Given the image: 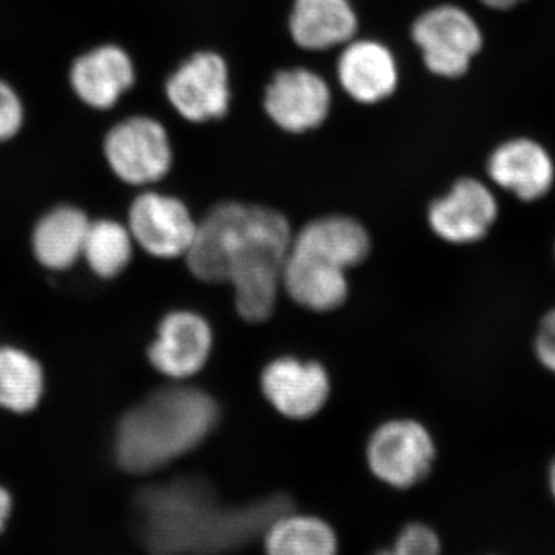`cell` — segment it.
I'll use <instances>...</instances> for the list:
<instances>
[{
	"label": "cell",
	"instance_id": "obj_1",
	"mask_svg": "<svg viewBox=\"0 0 555 555\" xmlns=\"http://www.w3.org/2000/svg\"><path fill=\"white\" fill-rule=\"evenodd\" d=\"M288 509L284 495L222 505L207 485L177 480L139 492L134 521L139 540L152 555H219L254 542Z\"/></svg>",
	"mask_w": 555,
	"mask_h": 555
},
{
	"label": "cell",
	"instance_id": "obj_2",
	"mask_svg": "<svg viewBox=\"0 0 555 555\" xmlns=\"http://www.w3.org/2000/svg\"><path fill=\"white\" fill-rule=\"evenodd\" d=\"M219 422V408L198 387H163L130 408L116 426L120 469L147 476L203 444Z\"/></svg>",
	"mask_w": 555,
	"mask_h": 555
},
{
	"label": "cell",
	"instance_id": "obj_3",
	"mask_svg": "<svg viewBox=\"0 0 555 555\" xmlns=\"http://www.w3.org/2000/svg\"><path fill=\"white\" fill-rule=\"evenodd\" d=\"M222 244V280L235 291V306L247 323H264L276 308L284 264L294 233L275 208L228 201Z\"/></svg>",
	"mask_w": 555,
	"mask_h": 555
},
{
	"label": "cell",
	"instance_id": "obj_4",
	"mask_svg": "<svg viewBox=\"0 0 555 555\" xmlns=\"http://www.w3.org/2000/svg\"><path fill=\"white\" fill-rule=\"evenodd\" d=\"M411 38L427 72L443 79L465 76L485 43L476 17L455 3H438L418 14Z\"/></svg>",
	"mask_w": 555,
	"mask_h": 555
},
{
	"label": "cell",
	"instance_id": "obj_5",
	"mask_svg": "<svg viewBox=\"0 0 555 555\" xmlns=\"http://www.w3.org/2000/svg\"><path fill=\"white\" fill-rule=\"evenodd\" d=\"M102 152L112 173L131 188L158 184L173 167L169 130L147 115L116 122L105 134Z\"/></svg>",
	"mask_w": 555,
	"mask_h": 555
},
{
	"label": "cell",
	"instance_id": "obj_6",
	"mask_svg": "<svg viewBox=\"0 0 555 555\" xmlns=\"http://www.w3.org/2000/svg\"><path fill=\"white\" fill-rule=\"evenodd\" d=\"M366 460L369 469L382 483L411 489L433 473L436 441L429 429L416 420H390L369 438Z\"/></svg>",
	"mask_w": 555,
	"mask_h": 555
},
{
	"label": "cell",
	"instance_id": "obj_7",
	"mask_svg": "<svg viewBox=\"0 0 555 555\" xmlns=\"http://www.w3.org/2000/svg\"><path fill=\"white\" fill-rule=\"evenodd\" d=\"M164 90L182 119L192 124L222 119L232 101L228 62L217 51H196L173 69Z\"/></svg>",
	"mask_w": 555,
	"mask_h": 555
},
{
	"label": "cell",
	"instance_id": "obj_8",
	"mask_svg": "<svg viewBox=\"0 0 555 555\" xmlns=\"http://www.w3.org/2000/svg\"><path fill=\"white\" fill-rule=\"evenodd\" d=\"M500 204L494 190L481 179H456L444 195L427 208L434 235L452 246L480 243L499 221Z\"/></svg>",
	"mask_w": 555,
	"mask_h": 555
},
{
	"label": "cell",
	"instance_id": "obj_9",
	"mask_svg": "<svg viewBox=\"0 0 555 555\" xmlns=\"http://www.w3.org/2000/svg\"><path fill=\"white\" fill-rule=\"evenodd\" d=\"M126 224L134 244L158 259L185 257L198 229L181 199L156 190H144L131 201Z\"/></svg>",
	"mask_w": 555,
	"mask_h": 555
},
{
	"label": "cell",
	"instance_id": "obj_10",
	"mask_svg": "<svg viewBox=\"0 0 555 555\" xmlns=\"http://www.w3.org/2000/svg\"><path fill=\"white\" fill-rule=\"evenodd\" d=\"M262 107L278 129L308 133L320 129L331 115V86L313 69L284 68L266 87Z\"/></svg>",
	"mask_w": 555,
	"mask_h": 555
},
{
	"label": "cell",
	"instance_id": "obj_11",
	"mask_svg": "<svg viewBox=\"0 0 555 555\" xmlns=\"http://www.w3.org/2000/svg\"><path fill=\"white\" fill-rule=\"evenodd\" d=\"M214 347V331L203 315L193 310H171L156 328L150 343V364L164 377L184 382L206 366Z\"/></svg>",
	"mask_w": 555,
	"mask_h": 555
},
{
	"label": "cell",
	"instance_id": "obj_12",
	"mask_svg": "<svg viewBox=\"0 0 555 555\" xmlns=\"http://www.w3.org/2000/svg\"><path fill=\"white\" fill-rule=\"evenodd\" d=\"M486 173L495 188L521 203H537L555 184V163L545 145L518 137L496 145L486 163Z\"/></svg>",
	"mask_w": 555,
	"mask_h": 555
},
{
	"label": "cell",
	"instance_id": "obj_13",
	"mask_svg": "<svg viewBox=\"0 0 555 555\" xmlns=\"http://www.w3.org/2000/svg\"><path fill=\"white\" fill-rule=\"evenodd\" d=\"M261 390L281 415L291 420H309L327 403L331 378L318 361L280 357L270 361L262 371Z\"/></svg>",
	"mask_w": 555,
	"mask_h": 555
},
{
	"label": "cell",
	"instance_id": "obj_14",
	"mask_svg": "<svg viewBox=\"0 0 555 555\" xmlns=\"http://www.w3.org/2000/svg\"><path fill=\"white\" fill-rule=\"evenodd\" d=\"M68 80L73 93L86 107L107 112L133 89L137 67L126 49L104 43L73 61Z\"/></svg>",
	"mask_w": 555,
	"mask_h": 555
},
{
	"label": "cell",
	"instance_id": "obj_15",
	"mask_svg": "<svg viewBox=\"0 0 555 555\" xmlns=\"http://www.w3.org/2000/svg\"><path fill=\"white\" fill-rule=\"evenodd\" d=\"M337 80L350 100L375 105L389 100L400 83L396 54L375 39H352L341 47Z\"/></svg>",
	"mask_w": 555,
	"mask_h": 555
},
{
	"label": "cell",
	"instance_id": "obj_16",
	"mask_svg": "<svg viewBox=\"0 0 555 555\" xmlns=\"http://www.w3.org/2000/svg\"><path fill=\"white\" fill-rule=\"evenodd\" d=\"M360 21L352 0H294L288 35L295 46L320 53L357 38Z\"/></svg>",
	"mask_w": 555,
	"mask_h": 555
},
{
	"label": "cell",
	"instance_id": "obj_17",
	"mask_svg": "<svg viewBox=\"0 0 555 555\" xmlns=\"http://www.w3.org/2000/svg\"><path fill=\"white\" fill-rule=\"evenodd\" d=\"M292 250L323 259L346 270L361 264L371 254V236L357 219L328 215L308 222L292 241Z\"/></svg>",
	"mask_w": 555,
	"mask_h": 555
},
{
	"label": "cell",
	"instance_id": "obj_18",
	"mask_svg": "<svg viewBox=\"0 0 555 555\" xmlns=\"http://www.w3.org/2000/svg\"><path fill=\"white\" fill-rule=\"evenodd\" d=\"M90 222L89 215L73 204L50 208L33 228L31 250L36 261L53 272L72 269L82 259Z\"/></svg>",
	"mask_w": 555,
	"mask_h": 555
},
{
	"label": "cell",
	"instance_id": "obj_19",
	"mask_svg": "<svg viewBox=\"0 0 555 555\" xmlns=\"http://www.w3.org/2000/svg\"><path fill=\"white\" fill-rule=\"evenodd\" d=\"M283 287L301 308L321 313L341 308L349 295L346 270L292 248L284 264Z\"/></svg>",
	"mask_w": 555,
	"mask_h": 555
},
{
	"label": "cell",
	"instance_id": "obj_20",
	"mask_svg": "<svg viewBox=\"0 0 555 555\" xmlns=\"http://www.w3.org/2000/svg\"><path fill=\"white\" fill-rule=\"evenodd\" d=\"M261 537L266 555H338L339 551L334 526L292 509L280 514Z\"/></svg>",
	"mask_w": 555,
	"mask_h": 555
},
{
	"label": "cell",
	"instance_id": "obj_21",
	"mask_svg": "<svg viewBox=\"0 0 555 555\" xmlns=\"http://www.w3.org/2000/svg\"><path fill=\"white\" fill-rule=\"evenodd\" d=\"M46 396V371L22 347L0 346V409L10 414L35 412Z\"/></svg>",
	"mask_w": 555,
	"mask_h": 555
},
{
	"label": "cell",
	"instance_id": "obj_22",
	"mask_svg": "<svg viewBox=\"0 0 555 555\" xmlns=\"http://www.w3.org/2000/svg\"><path fill=\"white\" fill-rule=\"evenodd\" d=\"M134 246L127 224L112 218L91 219L82 259L94 275L113 280L129 268Z\"/></svg>",
	"mask_w": 555,
	"mask_h": 555
},
{
	"label": "cell",
	"instance_id": "obj_23",
	"mask_svg": "<svg viewBox=\"0 0 555 555\" xmlns=\"http://www.w3.org/2000/svg\"><path fill=\"white\" fill-rule=\"evenodd\" d=\"M443 542L433 526L412 521L398 532L396 542L389 550H382L374 555H441Z\"/></svg>",
	"mask_w": 555,
	"mask_h": 555
},
{
	"label": "cell",
	"instance_id": "obj_24",
	"mask_svg": "<svg viewBox=\"0 0 555 555\" xmlns=\"http://www.w3.org/2000/svg\"><path fill=\"white\" fill-rule=\"evenodd\" d=\"M25 124V107L13 86L0 79V144L21 133Z\"/></svg>",
	"mask_w": 555,
	"mask_h": 555
},
{
	"label": "cell",
	"instance_id": "obj_25",
	"mask_svg": "<svg viewBox=\"0 0 555 555\" xmlns=\"http://www.w3.org/2000/svg\"><path fill=\"white\" fill-rule=\"evenodd\" d=\"M532 349L540 366L555 375V308L547 310L540 320Z\"/></svg>",
	"mask_w": 555,
	"mask_h": 555
},
{
	"label": "cell",
	"instance_id": "obj_26",
	"mask_svg": "<svg viewBox=\"0 0 555 555\" xmlns=\"http://www.w3.org/2000/svg\"><path fill=\"white\" fill-rule=\"evenodd\" d=\"M11 509H13V499H11L10 491L0 485V532L5 529L7 521H9L11 516Z\"/></svg>",
	"mask_w": 555,
	"mask_h": 555
},
{
	"label": "cell",
	"instance_id": "obj_27",
	"mask_svg": "<svg viewBox=\"0 0 555 555\" xmlns=\"http://www.w3.org/2000/svg\"><path fill=\"white\" fill-rule=\"evenodd\" d=\"M486 9L494 11H507L516 9L524 0H478Z\"/></svg>",
	"mask_w": 555,
	"mask_h": 555
},
{
	"label": "cell",
	"instance_id": "obj_28",
	"mask_svg": "<svg viewBox=\"0 0 555 555\" xmlns=\"http://www.w3.org/2000/svg\"><path fill=\"white\" fill-rule=\"evenodd\" d=\"M546 480L547 491H550V494L553 496L555 502V455L554 459L551 460L550 466H547Z\"/></svg>",
	"mask_w": 555,
	"mask_h": 555
},
{
	"label": "cell",
	"instance_id": "obj_29",
	"mask_svg": "<svg viewBox=\"0 0 555 555\" xmlns=\"http://www.w3.org/2000/svg\"><path fill=\"white\" fill-rule=\"evenodd\" d=\"M554 257H555V243H554Z\"/></svg>",
	"mask_w": 555,
	"mask_h": 555
}]
</instances>
